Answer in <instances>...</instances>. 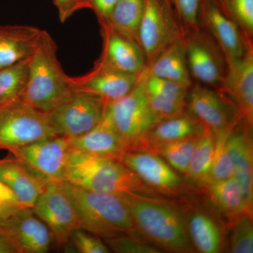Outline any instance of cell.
<instances>
[{"mask_svg": "<svg viewBox=\"0 0 253 253\" xmlns=\"http://www.w3.org/2000/svg\"><path fill=\"white\" fill-rule=\"evenodd\" d=\"M65 181L91 191L118 196H151L154 193L119 160L95 156L73 148Z\"/></svg>", "mask_w": 253, "mask_h": 253, "instance_id": "1", "label": "cell"}, {"mask_svg": "<svg viewBox=\"0 0 253 253\" xmlns=\"http://www.w3.org/2000/svg\"><path fill=\"white\" fill-rule=\"evenodd\" d=\"M56 42L44 31L28 62L27 79L20 101L35 109L50 112L71 94V77L58 59Z\"/></svg>", "mask_w": 253, "mask_h": 253, "instance_id": "2", "label": "cell"}, {"mask_svg": "<svg viewBox=\"0 0 253 253\" xmlns=\"http://www.w3.org/2000/svg\"><path fill=\"white\" fill-rule=\"evenodd\" d=\"M61 184L76 208L81 229L105 240L137 231L121 196L91 191L66 181Z\"/></svg>", "mask_w": 253, "mask_h": 253, "instance_id": "3", "label": "cell"}, {"mask_svg": "<svg viewBox=\"0 0 253 253\" xmlns=\"http://www.w3.org/2000/svg\"><path fill=\"white\" fill-rule=\"evenodd\" d=\"M136 230L163 249L176 253L191 251L183 218L175 208L152 196H121Z\"/></svg>", "mask_w": 253, "mask_h": 253, "instance_id": "4", "label": "cell"}, {"mask_svg": "<svg viewBox=\"0 0 253 253\" xmlns=\"http://www.w3.org/2000/svg\"><path fill=\"white\" fill-rule=\"evenodd\" d=\"M104 115L126 141L129 151L142 149L148 132L158 123L140 80L121 99L106 103Z\"/></svg>", "mask_w": 253, "mask_h": 253, "instance_id": "5", "label": "cell"}, {"mask_svg": "<svg viewBox=\"0 0 253 253\" xmlns=\"http://www.w3.org/2000/svg\"><path fill=\"white\" fill-rule=\"evenodd\" d=\"M59 136L48 112L25 104L19 99L0 109V149L13 150L36 141Z\"/></svg>", "mask_w": 253, "mask_h": 253, "instance_id": "6", "label": "cell"}, {"mask_svg": "<svg viewBox=\"0 0 253 253\" xmlns=\"http://www.w3.org/2000/svg\"><path fill=\"white\" fill-rule=\"evenodd\" d=\"M184 37L169 0H144L138 42L147 64L168 46Z\"/></svg>", "mask_w": 253, "mask_h": 253, "instance_id": "7", "label": "cell"}, {"mask_svg": "<svg viewBox=\"0 0 253 253\" xmlns=\"http://www.w3.org/2000/svg\"><path fill=\"white\" fill-rule=\"evenodd\" d=\"M106 104L96 95L74 89L48 113L57 135L72 139L99 124L104 116Z\"/></svg>", "mask_w": 253, "mask_h": 253, "instance_id": "8", "label": "cell"}, {"mask_svg": "<svg viewBox=\"0 0 253 253\" xmlns=\"http://www.w3.org/2000/svg\"><path fill=\"white\" fill-rule=\"evenodd\" d=\"M72 146L71 139L56 136L10 151L26 167L48 183L65 181Z\"/></svg>", "mask_w": 253, "mask_h": 253, "instance_id": "9", "label": "cell"}, {"mask_svg": "<svg viewBox=\"0 0 253 253\" xmlns=\"http://www.w3.org/2000/svg\"><path fill=\"white\" fill-rule=\"evenodd\" d=\"M61 183H49L32 208L49 228L58 247L67 245L73 231L81 228L76 208Z\"/></svg>", "mask_w": 253, "mask_h": 253, "instance_id": "10", "label": "cell"}, {"mask_svg": "<svg viewBox=\"0 0 253 253\" xmlns=\"http://www.w3.org/2000/svg\"><path fill=\"white\" fill-rule=\"evenodd\" d=\"M200 14L225 59L242 57L253 45L217 0H201Z\"/></svg>", "mask_w": 253, "mask_h": 253, "instance_id": "11", "label": "cell"}, {"mask_svg": "<svg viewBox=\"0 0 253 253\" xmlns=\"http://www.w3.org/2000/svg\"><path fill=\"white\" fill-rule=\"evenodd\" d=\"M184 44L190 75L205 84L221 86L224 59L211 39L199 31L184 35Z\"/></svg>", "mask_w": 253, "mask_h": 253, "instance_id": "12", "label": "cell"}, {"mask_svg": "<svg viewBox=\"0 0 253 253\" xmlns=\"http://www.w3.org/2000/svg\"><path fill=\"white\" fill-rule=\"evenodd\" d=\"M146 186L164 194H176L183 181L168 163L151 151H126L121 160Z\"/></svg>", "mask_w": 253, "mask_h": 253, "instance_id": "13", "label": "cell"}, {"mask_svg": "<svg viewBox=\"0 0 253 253\" xmlns=\"http://www.w3.org/2000/svg\"><path fill=\"white\" fill-rule=\"evenodd\" d=\"M186 109L214 134L241 119L234 114L222 95L207 86L196 84L188 91Z\"/></svg>", "mask_w": 253, "mask_h": 253, "instance_id": "14", "label": "cell"}, {"mask_svg": "<svg viewBox=\"0 0 253 253\" xmlns=\"http://www.w3.org/2000/svg\"><path fill=\"white\" fill-rule=\"evenodd\" d=\"M0 231L9 235L21 253L49 252L53 236L32 208H22L0 222Z\"/></svg>", "mask_w": 253, "mask_h": 253, "instance_id": "15", "label": "cell"}, {"mask_svg": "<svg viewBox=\"0 0 253 253\" xmlns=\"http://www.w3.org/2000/svg\"><path fill=\"white\" fill-rule=\"evenodd\" d=\"M139 75L116 71L97 60L89 72L79 77H71V82L74 89L96 95L109 103L128 94L136 85Z\"/></svg>", "mask_w": 253, "mask_h": 253, "instance_id": "16", "label": "cell"}, {"mask_svg": "<svg viewBox=\"0 0 253 253\" xmlns=\"http://www.w3.org/2000/svg\"><path fill=\"white\" fill-rule=\"evenodd\" d=\"M100 26L103 51L98 60L116 71L140 74L147 62L139 43L115 31L108 23H100Z\"/></svg>", "mask_w": 253, "mask_h": 253, "instance_id": "17", "label": "cell"}, {"mask_svg": "<svg viewBox=\"0 0 253 253\" xmlns=\"http://www.w3.org/2000/svg\"><path fill=\"white\" fill-rule=\"evenodd\" d=\"M225 60L226 70L221 86L235 103L239 116L253 126V45L248 48L242 57Z\"/></svg>", "mask_w": 253, "mask_h": 253, "instance_id": "18", "label": "cell"}, {"mask_svg": "<svg viewBox=\"0 0 253 253\" xmlns=\"http://www.w3.org/2000/svg\"><path fill=\"white\" fill-rule=\"evenodd\" d=\"M238 123L228 138V150L232 161L234 177L242 188L248 208L253 211V144L251 135L252 126L244 121L243 126L238 127Z\"/></svg>", "mask_w": 253, "mask_h": 253, "instance_id": "19", "label": "cell"}, {"mask_svg": "<svg viewBox=\"0 0 253 253\" xmlns=\"http://www.w3.org/2000/svg\"><path fill=\"white\" fill-rule=\"evenodd\" d=\"M0 180L26 208H33L49 184L16 158L0 160Z\"/></svg>", "mask_w": 253, "mask_h": 253, "instance_id": "20", "label": "cell"}, {"mask_svg": "<svg viewBox=\"0 0 253 253\" xmlns=\"http://www.w3.org/2000/svg\"><path fill=\"white\" fill-rule=\"evenodd\" d=\"M44 32L27 25L0 26V68L29 58Z\"/></svg>", "mask_w": 253, "mask_h": 253, "instance_id": "21", "label": "cell"}, {"mask_svg": "<svg viewBox=\"0 0 253 253\" xmlns=\"http://www.w3.org/2000/svg\"><path fill=\"white\" fill-rule=\"evenodd\" d=\"M73 149L95 155L121 160L129 151V146L104 114L97 126L82 136L71 139Z\"/></svg>", "mask_w": 253, "mask_h": 253, "instance_id": "22", "label": "cell"}, {"mask_svg": "<svg viewBox=\"0 0 253 253\" xmlns=\"http://www.w3.org/2000/svg\"><path fill=\"white\" fill-rule=\"evenodd\" d=\"M205 126L187 110L173 117L160 121L148 132L143 144V151L152 152L158 146L199 136Z\"/></svg>", "mask_w": 253, "mask_h": 253, "instance_id": "23", "label": "cell"}, {"mask_svg": "<svg viewBox=\"0 0 253 253\" xmlns=\"http://www.w3.org/2000/svg\"><path fill=\"white\" fill-rule=\"evenodd\" d=\"M150 74L176 82L186 87L192 84L186 61L184 37L168 46L146 65Z\"/></svg>", "mask_w": 253, "mask_h": 253, "instance_id": "24", "label": "cell"}, {"mask_svg": "<svg viewBox=\"0 0 253 253\" xmlns=\"http://www.w3.org/2000/svg\"><path fill=\"white\" fill-rule=\"evenodd\" d=\"M204 186L212 202L229 217L234 218L244 212H253L248 208L242 188L234 176L209 181Z\"/></svg>", "mask_w": 253, "mask_h": 253, "instance_id": "25", "label": "cell"}, {"mask_svg": "<svg viewBox=\"0 0 253 253\" xmlns=\"http://www.w3.org/2000/svg\"><path fill=\"white\" fill-rule=\"evenodd\" d=\"M187 227L190 238L199 252L217 253L220 251V229L212 218L203 212L193 213L188 220Z\"/></svg>", "mask_w": 253, "mask_h": 253, "instance_id": "26", "label": "cell"}, {"mask_svg": "<svg viewBox=\"0 0 253 253\" xmlns=\"http://www.w3.org/2000/svg\"><path fill=\"white\" fill-rule=\"evenodd\" d=\"M144 6V0H119L107 23L115 31L138 42Z\"/></svg>", "mask_w": 253, "mask_h": 253, "instance_id": "27", "label": "cell"}, {"mask_svg": "<svg viewBox=\"0 0 253 253\" xmlns=\"http://www.w3.org/2000/svg\"><path fill=\"white\" fill-rule=\"evenodd\" d=\"M215 135L209 128L205 126L200 136L186 175L194 182L205 184L210 180L214 153Z\"/></svg>", "mask_w": 253, "mask_h": 253, "instance_id": "28", "label": "cell"}, {"mask_svg": "<svg viewBox=\"0 0 253 253\" xmlns=\"http://www.w3.org/2000/svg\"><path fill=\"white\" fill-rule=\"evenodd\" d=\"M139 80L149 99L165 103H186L189 88L150 74L146 66L139 74Z\"/></svg>", "mask_w": 253, "mask_h": 253, "instance_id": "29", "label": "cell"}, {"mask_svg": "<svg viewBox=\"0 0 253 253\" xmlns=\"http://www.w3.org/2000/svg\"><path fill=\"white\" fill-rule=\"evenodd\" d=\"M29 59L0 68V106L20 99L27 79Z\"/></svg>", "mask_w": 253, "mask_h": 253, "instance_id": "30", "label": "cell"}, {"mask_svg": "<svg viewBox=\"0 0 253 253\" xmlns=\"http://www.w3.org/2000/svg\"><path fill=\"white\" fill-rule=\"evenodd\" d=\"M200 136L201 134L161 145L152 152L162 156L176 170L186 174Z\"/></svg>", "mask_w": 253, "mask_h": 253, "instance_id": "31", "label": "cell"}, {"mask_svg": "<svg viewBox=\"0 0 253 253\" xmlns=\"http://www.w3.org/2000/svg\"><path fill=\"white\" fill-rule=\"evenodd\" d=\"M240 120L224 130L214 134L215 142L209 181L229 179L234 176L232 161L228 150L227 140L233 128Z\"/></svg>", "mask_w": 253, "mask_h": 253, "instance_id": "32", "label": "cell"}, {"mask_svg": "<svg viewBox=\"0 0 253 253\" xmlns=\"http://www.w3.org/2000/svg\"><path fill=\"white\" fill-rule=\"evenodd\" d=\"M229 251L253 253V212H244L234 217L229 235Z\"/></svg>", "mask_w": 253, "mask_h": 253, "instance_id": "33", "label": "cell"}, {"mask_svg": "<svg viewBox=\"0 0 253 253\" xmlns=\"http://www.w3.org/2000/svg\"><path fill=\"white\" fill-rule=\"evenodd\" d=\"M184 34L200 31L201 0H169Z\"/></svg>", "mask_w": 253, "mask_h": 253, "instance_id": "34", "label": "cell"}, {"mask_svg": "<svg viewBox=\"0 0 253 253\" xmlns=\"http://www.w3.org/2000/svg\"><path fill=\"white\" fill-rule=\"evenodd\" d=\"M226 12L239 25L246 40L253 43V0H229Z\"/></svg>", "mask_w": 253, "mask_h": 253, "instance_id": "35", "label": "cell"}, {"mask_svg": "<svg viewBox=\"0 0 253 253\" xmlns=\"http://www.w3.org/2000/svg\"><path fill=\"white\" fill-rule=\"evenodd\" d=\"M106 243L114 252L118 253H159L155 249L132 235L123 234L106 239Z\"/></svg>", "mask_w": 253, "mask_h": 253, "instance_id": "36", "label": "cell"}, {"mask_svg": "<svg viewBox=\"0 0 253 253\" xmlns=\"http://www.w3.org/2000/svg\"><path fill=\"white\" fill-rule=\"evenodd\" d=\"M70 241L79 253H110L109 248L100 239L99 236L91 234L81 228L73 231Z\"/></svg>", "mask_w": 253, "mask_h": 253, "instance_id": "37", "label": "cell"}, {"mask_svg": "<svg viewBox=\"0 0 253 253\" xmlns=\"http://www.w3.org/2000/svg\"><path fill=\"white\" fill-rule=\"evenodd\" d=\"M22 208L24 207L14 193L0 180V222L11 217Z\"/></svg>", "mask_w": 253, "mask_h": 253, "instance_id": "38", "label": "cell"}, {"mask_svg": "<svg viewBox=\"0 0 253 253\" xmlns=\"http://www.w3.org/2000/svg\"><path fill=\"white\" fill-rule=\"evenodd\" d=\"M61 23H65L75 13L82 9H91L90 0H53Z\"/></svg>", "mask_w": 253, "mask_h": 253, "instance_id": "39", "label": "cell"}, {"mask_svg": "<svg viewBox=\"0 0 253 253\" xmlns=\"http://www.w3.org/2000/svg\"><path fill=\"white\" fill-rule=\"evenodd\" d=\"M119 0H90L91 9L94 11L99 23H107Z\"/></svg>", "mask_w": 253, "mask_h": 253, "instance_id": "40", "label": "cell"}, {"mask_svg": "<svg viewBox=\"0 0 253 253\" xmlns=\"http://www.w3.org/2000/svg\"><path fill=\"white\" fill-rule=\"evenodd\" d=\"M0 253H21L9 235L0 231Z\"/></svg>", "mask_w": 253, "mask_h": 253, "instance_id": "41", "label": "cell"}, {"mask_svg": "<svg viewBox=\"0 0 253 253\" xmlns=\"http://www.w3.org/2000/svg\"><path fill=\"white\" fill-rule=\"evenodd\" d=\"M219 3H220L222 7L224 8V10L226 11V6H227L228 2L229 0H217Z\"/></svg>", "mask_w": 253, "mask_h": 253, "instance_id": "42", "label": "cell"}, {"mask_svg": "<svg viewBox=\"0 0 253 253\" xmlns=\"http://www.w3.org/2000/svg\"><path fill=\"white\" fill-rule=\"evenodd\" d=\"M3 106H4V105H3ZM1 106H0V109H1Z\"/></svg>", "mask_w": 253, "mask_h": 253, "instance_id": "43", "label": "cell"}]
</instances>
